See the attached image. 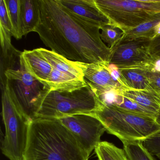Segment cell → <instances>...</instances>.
<instances>
[{
  "mask_svg": "<svg viewBox=\"0 0 160 160\" xmlns=\"http://www.w3.org/2000/svg\"><path fill=\"white\" fill-rule=\"evenodd\" d=\"M40 22L34 32L51 51L86 63H109L111 50L102 41L100 27L83 21L58 0H38Z\"/></svg>",
  "mask_w": 160,
  "mask_h": 160,
  "instance_id": "6da1fadb",
  "label": "cell"
},
{
  "mask_svg": "<svg viewBox=\"0 0 160 160\" xmlns=\"http://www.w3.org/2000/svg\"><path fill=\"white\" fill-rule=\"evenodd\" d=\"M75 136L57 119L31 122L23 160H88Z\"/></svg>",
  "mask_w": 160,
  "mask_h": 160,
  "instance_id": "7a4b0ae2",
  "label": "cell"
},
{
  "mask_svg": "<svg viewBox=\"0 0 160 160\" xmlns=\"http://www.w3.org/2000/svg\"><path fill=\"white\" fill-rule=\"evenodd\" d=\"M91 115L99 119L108 133L122 142L142 141L160 130L156 119L130 112L115 105L100 107Z\"/></svg>",
  "mask_w": 160,
  "mask_h": 160,
  "instance_id": "3957f363",
  "label": "cell"
},
{
  "mask_svg": "<svg viewBox=\"0 0 160 160\" xmlns=\"http://www.w3.org/2000/svg\"><path fill=\"white\" fill-rule=\"evenodd\" d=\"M101 105L99 98L88 84L72 92L48 90L36 118L59 119L77 114L92 115Z\"/></svg>",
  "mask_w": 160,
  "mask_h": 160,
  "instance_id": "277c9868",
  "label": "cell"
},
{
  "mask_svg": "<svg viewBox=\"0 0 160 160\" xmlns=\"http://www.w3.org/2000/svg\"><path fill=\"white\" fill-rule=\"evenodd\" d=\"M110 23L125 32L160 16V0H94Z\"/></svg>",
  "mask_w": 160,
  "mask_h": 160,
  "instance_id": "5b68a950",
  "label": "cell"
},
{
  "mask_svg": "<svg viewBox=\"0 0 160 160\" xmlns=\"http://www.w3.org/2000/svg\"><path fill=\"white\" fill-rule=\"evenodd\" d=\"M1 84L7 87L18 108L30 120L35 119L48 90L29 74L20 62L19 69H9L4 72Z\"/></svg>",
  "mask_w": 160,
  "mask_h": 160,
  "instance_id": "8992f818",
  "label": "cell"
},
{
  "mask_svg": "<svg viewBox=\"0 0 160 160\" xmlns=\"http://www.w3.org/2000/svg\"><path fill=\"white\" fill-rule=\"evenodd\" d=\"M2 88V116L5 128L2 151L10 160H23L31 121L17 107L7 87L4 85Z\"/></svg>",
  "mask_w": 160,
  "mask_h": 160,
  "instance_id": "52a82bcc",
  "label": "cell"
},
{
  "mask_svg": "<svg viewBox=\"0 0 160 160\" xmlns=\"http://www.w3.org/2000/svg\"><path fill=\"white\" fill-rule=\"evenodd\" d=\"M38 49L52 66L47 83L49 90L72 92L88 85L79 62L70 60L45 48Z\"/></svg>",
  "mask_w": 160,
  "mask_h": 160,
  "instance_id": "ba28073f",
  "label": "cell"
},
{
  "mask_svg": "<svg viewBox=\"0 0 160 160\" xmlns=\"http://www.w3.org/2000/svg\"><path fill=\"white\" fill-rule=\"evenodd\" d=\"M150 40L145 38L130 39L123 36L112 48L109 64L118 68L148 67L153 70L154 62L149 51Z\"/></svg>",
  "mask_w": 160,
  "mask_h": 160,
  "instance_id": "9c48e42d",
  "label": "cell"
},
{
  "mask_svg": "<svg viewBox=\"0 0 160 160\" xmlns=\"http://www.w3.org/2000/svg\"><path fill=\"white\" fill-rule=\"evenodd\" d=\"M59 120L75 136L90 155L101 142V137L106 131L102 122L91 115L77 114Z\"/></svg>",
  "mask_w": 160,
  "mask_h": 160,
  "instance_id": "30bf717a",
  "label": "cell"
},
{
  "mask_svg": "<svg viewBox=\"0 0 160 160\" xmlns=\"http://www.w3.org/2000/svg\"><path fill=\"white\" fill-rule=\"evenodd\" d=\"M107 63H86L79 62L87 83L98 97L109 92H123L127 89L115 81Z\"/></svg>",
  "mask_w": 160,
  "mask_h": 160,
  "instance_id": "8fae6325",
  "label": "cell"
},
{
  "mask_svg": "<svg viewBox=\"0 0 160 160\" xmlns=\"http://www.w3.org/2000/svg\"><path fill=\"white\" fill-rule=\"evenodd\" d=\"M12 28L4 0L0 1V38L2 48L1 67L3 70L13 68L14 59L20 58L21 52L12 44Z\"/></svg>",
  "mask_w": 160,
  "mask_h": 160,
  "instance_id": "7c38bea8",
  "label": "cell"
},
{
  "mask_svg": "<svg viewBox=\"0 0 160 160\" xmlns=\"http://www.w3.org/2000/svg\"><path fill=\"white\" fill-rule=\"evenodd\" d=\"M66 10L89 24L100 27L111 24L99 10L94 0H58Z\"/></svg>",
  "mask_w": 160,
  "mask_h": 160,
  "instance_id": "4fadbf2b",
  "label": "cell"
},
{
  "mask_svg": "<svg viewBox=\"0 0 160 160\" xmlns=\"http://www.w3.org/2000/svg\"><path fill=\"white\" fill-rule=\"evenodd\" d=\"M19 62L29 74L49 90L47 83L52 72V66L37 48L21 52Z\"/></svg>",
  "mask_w": 160,
  "mask_h": 160,
  "instance_id": "5bb4252c",
  "label": "cell"
},
{
  "mask_svg": "<svg viewBox=\"0 0 160 160\" xmlns=\"http://www.w3.org/2000/svg\"><path fill=\"white\" fill-rule=\"evenodd\" d=\"M122 80L128 89L152 90L150 86L148 73L151 71L145 67L118 68Z\"/></svg>",
  "mask_w": 160,
  "mask_h": 160,
  "instance_id": "9a60e30c",
  "label": "cell"
},
{
  "mask_svg": "<svg viewBox=\"0 0 160 160\" xmlns=\"http://www.w3.org/2000/svg\"><path fill=\"white\" fill-rule=\"evenodd\" d=\"M20 16L22 35L34 32L40 22L38 0H20Z\"/></svg>",
  "mask_w": 160,
  "mask_h": 160,
  "instance_id": "2e32d148",
  "label": "cell"
},
{
  "mask_svg": "<svg viewBox=\"0 0 160 160\" xmlns=\"http://www.w3.org/2000/svg\"><path fill=\"white\" fill-rule=\"evenodd\" d=\"M123 95L157 116L160 111V97L153 90H126Z\"/></svg>",
  "mask_w": 160,
  "mask_h": 160,
  "instance_id": "e0dca14e",
  "label": "cell"
},
{
  "mask_svg": "<svg viewBox=\"0 0 160 160\" xmlns=\"http://www.w3.org/2000/svg\"><path fill=\"white\" fill-rule=\"evenodd\" d=\"M160 35V16L137 28L124 32V37L130 39L145 38L152 41Z\"/></svg>",
  "mask_w": 160,
  "mask_h": 160,
  "instance_id": "ac0fdd59",
  "label": "cell"
},
{
  "mask_svg": "<svg viewBox=\"0 0 160 160\" xmlns=\"http://www.w3.org/2000/svg\"><path fill=\"white\" fill-rule=\"evenodd\" d=\"M94 150L99 160H129L124 149L107 141H101Z\"/></svg>",
  "mask_w": 160,
  "mask_h": 160,
  "instance_id": "d6986e66",
  "label": "cell"
},
{
  "mask_svg": "<svg viewBox=\"0 0 160 160\" xmlns=\"http://www.w3.org/2000/svg\"><path fill=\"white\" fill-rule=\"evenodd\" d=\"M12 28V35L19 40L22 38L20 24V0H4Z\"/></svg>",
  "mask_w": 160,
  "mask_h": 160,
  "instance_id": "ffe728a7",
  "label": "cell"
},
{
  "mask_svg": "<svg viewBox=\"0 0 160 160\" xmlns=\"http://www.w3.org/2000/svg\"><path fill=\"white\" fill-rule=\"evenodd\" d=\"M123 149L129 160H155L144 148L142 141L123 142Z\"/></svg>",
  "mask_w": 160,
  "mask_h": 160,
  "instance_id": "44dd1931",
  "label": "cell"
},
{
  "mask_svg": "<svg viewBox=\"0 0 160 160\" xmlns=\"http://www.w3.org/2000/svg\"><path fill=\"white\" fill-rule=\"evenodd\" d=\"M101 37L102 41L108 44V47L112 49L122 39L124 35V32L118 27L112 24L102 26Z\"/></svg>",
  "mask_w": 160,
  "mask_h": 160,
  "instance_id": "7402d4cb",
  "label": "cell"
},
{
  "mask_svg": "<svg viewBox=\"0 0 160 160\" xmlns=\"http://www.w3.org/2000/svg\"><path fill=\"white\" fill-rule=\"evenodd\" d=\"M117 106L121 108H123L130 112L139 114L142 116L150 117L155 119H156L157 117V115L155 113L144 108L134 101L126 98L123 95L121 102Z\"/></svg>",
  "mask_w": 160,
  "mask_h": 160,
  "instance_id": "603a6c76",
  "label": "cell"
},
{
  "mask_svg": "<svg viewBox=\"0 0 160 160\" xmlns=\"http://www.w3.org/2000/svg\"><path fill=\"white\" fill-rule=\"evenodd\" d=\"M144 148L151 155H160V130L142 141Z\"/></svg>",
  "mask_w": 160,
  "mask_h": 160,
  "instance_id": "cb8c5ba5",
  "label": "cell"
},
{
  "mask_svg": "<svg viewBox=\"0 0 160 160\" xmlns=\"http://www.w3.org/2000/svg\"><path fill=\"white\" fill-rule=\"evenodd\" d=\"M148 78L152 89L160 97V72L150 71Z\"/></svg>",
  "mask_w": 160,
  "mask_h": 160,
  "instance_id": "d4e9b609",
  "label": "cell"
},
{
  "mask_svg": "<svg viewBox=\"0 0 160 160\" xmlns=\"http://www.w3.org/2000/svg\"><path fill=\"white\" fill-rule=\"evenodd\" d=\"M149 51L154 59H160V35L151 41Z\"/></svg>",
  "mask_w": 160,
  "mask_h": 160,
  "instance_id": "484cf974",
  "label": "cell"
},
{
  "mask_svg": "<svg viewBox=\"0 0 160 160\" xmlns=\"http://www.w3.org/2000/svg\"><path fill=\"white\" fill-rule=\"evenodd\" d=\"M153 72H160V59L156 60L153 66Z\"/></svg>",
  "mask_w": 160,
  "mask_h": 160,
  "instance_id": "4316f807",
  "label": "cell"
},
{
  "mask_svg": "<svg viewBox=\"0 0 160 160\" xmlns=\"http://www.w3.org/2000/svg\"><path fill=\"white\" fill-rule=\"evenodd\" d=\"M156 122H157V123L160 125V111L159 112V113H158V115H157V117H156Z\"/></svg>",
  "mask_w": 160,
  "mask_h": 160,
  "instance_id": "83f0119b",
  "label": "cell"
},
{
  "mask_svg": "<svg viewBox=\"0 0 160 160\" xmlns=\"http://www.w3.org/2000/svg\"><path fill=\"white\" fill-rule=\"evenodd\" d=\"M157 156L158 157V158L160 159V155H158V156Z\"/></svg>",
  "mask_w": 160,
  "mask_h": 160,
  "instance_id": "f1b7e54d",
  "label": "cell"
}]
</instances>
